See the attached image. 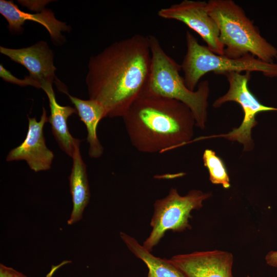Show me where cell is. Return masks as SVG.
<instances>
[{
    "label": "cell",
    "mask_w": 277,
    "mask_h": 277,
    "mask_svg": "<svg viewBox=\"0 0 277 277\" xmlns=\"http://www.w3.org/2000/svg\"><path fill=\"white\" fill-rule=\"evenodd\" d=\"M151 68L148 36L134 34L111 44L89 58L86 77L89 99L103 106L106 117H123L146 93Z\"/></svg>",
    "instance_id": "6da1fadb"
},
{
    "label": "cell",
    "mask_w": 277,
    "mask_h": 277,
    "mask_svg": "<svg viewBox=\"0 0 277 277\" xmlns=\"http://www.w3.org/2000/svg\"><path fill=\"white\" fill-rule=\"evenodd\" d=\"M132 145L139 152L163 153L190 142L195 122L190 109L171 98L145 93L122 117Z\"/></svg>",
    "instance_id": "7a4b0ae2"
},
{
    "label": "cell",
    "mask_w": 277,
    "mask_h": 277,
    "mask_svg": "<svg viewBox=\"0 0 277 277\" xmlns=\"http://www.w3.org/2000/svg\"><path fill=\"white\" fill-rule=\"evenodd\" d=\"M208 14L216 24L224 55L238 58L247 54L268 63L277 61V48L263 37L243 9L232 0H210Z\"/></svg>",
    "instance_id": "3957f363"
},
{
    "label": "cell",
    "mask_w": 277,
    "mask_h": 277,
    "mask_svg": "<svg viewBox=\"0 0 277 277\" xmlns=\"http://www.w3.org/2000/svg\"><path fill=\"white\" fill-rule=\"evenodd\" d=\"M148 38L151 54V68L145 93L183 103L192 112L195 126L204 130L207 121L209 82L205 80L200 82L196 90L189 89L184 78L180 74L181 65L167 54L156 36L149 35Z\"/></svg>",
    "instance_id": "277c9868"
},
{
    "label": "cell",
    "mask_w": 277,
    "mask_h": 277,
    "mask_svg": "<svg viewBox=\"0 0 277 277\" xmlns=\"http://www.w3.org/2000/svg\"><path fill=\"white\" fill-rule=\"evenodd\" d=\"M187 51L182 63L184 81L188 88L194 91L200 80L213 72L223 74L231 72H259L268 77H277V64L263 61L247 54L238 58L214 53L207 46L199 44L188 31L186 32Z\"/></svg>",
    "instance_id": "5b68a950"
},
{
    "label": "cell",
    "mask_w": 277,
    "mask_h": 277,
    "mask_svg": "<svg viewBox=\"0 0 277 277\" xmlns=\"http://www.w3.org/2000/svg\"><path fill=\"white\" fill-rule=\"evenodd\" d=\"M211 196V192L196 189L181 195L176 188H171L166 196L156 200L153 204L150 222L152 230L143 246L151 252L167 231L183 232L190 229L189 221L192 218L191 211L201 209L203 202Z\"/></svg>",
    "instance_id": "8992f818"
},
{
    "label": "cell",
    "mask_w": 277,
    "mask_h": 277,
    "mask_svg": "<svg viewBox=\"0 0 277 277\" xmlns=\"http://www.w3.org/2000/svg\"><path fill=\"white\" fill-rule=\"evenodd\" d=\"M250 73L231 72L224 74L229 84L228 89L225 94L215 100L212 106L218 108L228 102H236L243 109V120L239 127L233 128L227 133L208 137H221L231 141H237L243 145L244 151H251L254 148L251 131L258 123L255 119L256 114L261 112L277 111L276 107L262 104L250 91L248 88Z\"/></svg>",
    "instance_id": "52a82bcc"
},
{
    "label": "cell",
    "mask_w": 277,
    "mask_h": 277,
    "mask_svg": "<svg viewBox=\"0 0 277 277\" xmlns=\"http://www.w3.org/2000/svg\"><path fill=\"white\" fill-rule=\"evenodd\" d=\"M205 1L183 0L158 11L163 18L183 22L196 32L214 53L224 55V47L220 38V32L214 19L207 11Z\"/></svg>",
    "instance_id": "ba28073f"
},
{
    "label": "cell",
    "mask_w": 277,
    "mask_h": 277,
    "mask_svg": "<svg viewBox=\"0 0 277 277\" xmlns=\"http://www.w3.org/2000/svg\"><path fill=\"white\" fill-rule=\"evenodd\" d=\"M28 129L24 141L11 149L6 156L7 162L25 161L29 168L35 172L46 171L51 167L54 154L46 146L44 134L45 124L49 117L43 107L39 121L28 117Z\"/></svg>",
    "instance_id": "9c48e42d"
},
{
    "label": "cell",
    "mask_w": 277,
    "mask_h": 277,
    "mask_svg": "<svg viewBox=\"0 0 277 277\" xmlns=\"http://www.w3.org/2000/svg\"><path fill=\"white\" fill-rule=\"evenodd\" d=\"M0 52L25 67L29 76L39 82L41 87L44 82L55 83L60 91L66 94L68 93L67 87L55 76L53 53L46 42L41 41L31 46L19 49L1 46Z\"/></svg>",
    "instance_id": "30bf717a"
},
{
    "label": "cell",
    "mask_w": 277,
    "mask_h": 277,
    "mask_svg": "<svg viewBox=\"0 0 277 277\" xmlns=\"http://www.w3.org/2000/svg\"><path fill=\"white\" fill-rule=\"evenodd\" d=\"M169 260L186 277H233V256L228 251H195Z\"/></svg>",
    "instance_id": "8fae6325"
},
{
    "label": "cell",
    "mask_w": 277,
    "mask_h": 277,
    "mask_svg": "<svg viewBox=\"0 0 277 277\" xmlns=\"http://www.w3.org/2000/svg\"><path fill=\"white\" fill-rule=\"evenodd\" d=\"M0 13L8 23L10 31L19 33L23 31L22 26L26 21H32L43 25L48 31L51 39L60 45L65 39L62 32H69L71 27L65 23L57 19L50 9L44 8L34 14L24 12L13 1H0Z\"/></svg>",
    "instance_id": "7c38bea8"
},
{
    "label": "cell",
    "mask_w": 277,
    "mask_h": 277,
    "mask_svg": "<svg viewBox=\"0 0 277 277\" xmlns=\"http://www.w3.org/2000/svg\"><path fill=\"white\" fill-rule=\"evenodd\" d=\"M41 89L49 100L50 115L48 122L51 124L52 133L61 150L71 157L77 138L73 137L70 133L68 119L71 115L77 114V111L75 107L62 106L57 103L52 83H43Z\"/></svg>",
    "instance_id": "4fadbf2b"
},
{
    "label": "cell",
    "mask_w": 277,
    "mask_h": 277,
    "mask_svg": "<svg viewBox=\"0 0 277 277\" xmlns=\"http://www.w3.org/2000/svg\"><path fill=\"white\" fill-rule=\"evenodd\" d=\"M80 143L81 140L77 138L71 157L72 165L69 180L73 208L67 221L68 225H72L82 218L83 211L90 197L86 165L81 155Z\"/></svg>",
    "instance_id": "5bb4252c"
},
{
    "label": "cell",
    "mask_w": 277,
    "mask_h": 277,
    "mask_svg": "<svg viewBox=\"0 0 277 277\" xmlns=\"http://www.w3.org/2000/svg\"><path fill=\"white\" fill-rule=\"evenodd\" d=\"M66 95L74 105L80 120L86 126L89 155L94 159L101 157L103 153L104 148L97 136V128L100 121L106 117L105 109L94 100H82L68 93Z\"/></svg>",
    "instance_id": "9a60e30c"
},
{
    "label": "cell",
    "mask_w": 277,
    "mask_h": 277,
    "mask_svg": "<svg viewBox=\"0 0 277 277\" xmlns=\"http://www.w3.org/2000/svg\"><path fill=\"white\" fill-rule=\"evenodd\" d=\"M120 237L128 249L142 260L148 269L147 277H186L169 259L155 256L134 238L123 232Z\"/></svg>",
    "instance_id": "2e32d148"
},
{
    "label": "cell",
    "mask_w": 277,
    "mask_h": 277,
    "mask_svg": "<svg viewBox=\"0 0 277 277\" xmlns=\"http://www.w3.org/2000/svg\"><path fill=\"white\" fill-rule=\"evenodd\" d=\"M204 165L208 170L209 180L215 185H221L225 189L230 187V181L226 166L215 152L205 149L203 155Z\"/></svg>",
    "instance_id": "e0dca14e"
},
{
    "label": "cell",
    "mask_w": 277,
    "mask_h": 277,
    "mask_svg": "<svg viewBox=\"0 0 277 277\" xmlns=\"http://www.w3.org/2000/svg\"><path fill=\"white\" fill-rule=\"evenodd\" d=\"M0 77L6 82L21 86H31L37 89L42 88L41 84L30 76H25L24 79L18 78L12 75L2 64L0 65Z\"/></svg>",
    "instance_id": "ac0fdd59"
},
{
    "label": "cell",
    "mask_w": 277,
    "mask_h": 277,
    "mask_svg": "<svg viewBox=\"0 0 277 277\" xmlns=\"http://www.w3.org/2000/svg\"><path fill=\"white\" fill-rule=\"evenodd\" d=\"M68 261L63 262L61 265L53 266L51 271L47 275V277H51L54 272L62 265L67 264ZM0 277H27L20 272L16 271L11 267H9L4 265L0 264Z\"/></svg>",
    "instance_id": "d6986e66"
},
{
    "label": "cell",
    "mask_w": 277,
    "mask_h": 277,
    "mask_svg": "<svg viewBox=\"0 0 277 277\" xmlns=\"http://www.w3.org/2000/svg\"><path fill=\"white\" fill-rule=\"evenodd\" d=\"M266 263L273 267L277 268V251H270L265 256Z\"/></svg>",
    "instance_id": "ffe728a7"
},
{
    "label": "cell",
    "mask_w": 277,
    "mask_h": 277,
    "mask_svg": "<svg viewBox=\"0 0 277 277\" xmlns=\"http://www.w3.org/2000/svg\"><path fill=\"white\" fill-rule=\"evenodd\" d=\"M247 277H250V276H249V275H247Z\"/></svg>",
    "instance_id": "44dd1931"
}]
</instances>
